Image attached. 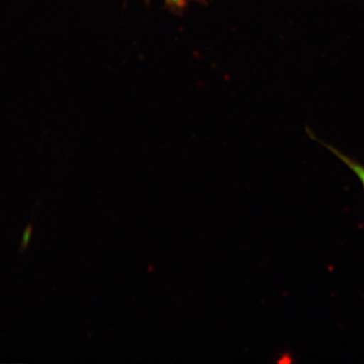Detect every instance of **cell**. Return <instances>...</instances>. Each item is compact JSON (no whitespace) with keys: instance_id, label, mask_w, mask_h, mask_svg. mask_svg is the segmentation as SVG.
Segmentation results:
<instances>
[{"instance_id":"obj_1","label":"cell","mask_w":364,"mask_h":364,"mask_svg":"<svg viewBox=\"0 0 364 364\" xmlns=\"http://www.w3.org/2000/svg\"><path fill=\"white\" fill-rule=\"evenodd\" d=\"M315 140H317L318 143L322 144L326 149L329 150L334 156H336L339 160H341V161L343 162L344 164L346 165V166L348 167V168L350 169L356 176L358 177V179L360 181L361 184H363L364 189V166L359 164V163L355 161V160L351 159L350 157L346 156V155L340 152L339 150H337L336 148L329 145V144L322 142V141L318 140V139H315Z\"/></svg>"},{"instance_id":"obj_2","label":"cell","mask_w":364,"mask_h":364,"mask_svg":"<svg viewBox=\"0 0 364 364\" xmlns=\"http://www.w3.org/2000/svg\"><path fill=\"white\" fill-rule=\"evenodd\" d=\"M33 233V224H28L26 227L25 231H23V237H21V253L26 252L30 247L31 240H32V236Z\"/></svg>"}]
</instances>
